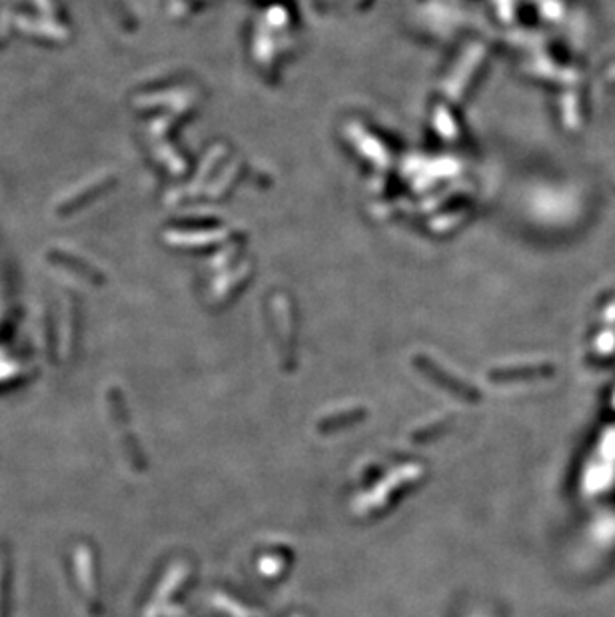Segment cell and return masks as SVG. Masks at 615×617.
Wrapping results in <instances>:
<instances>
[{"label": "cell", "mask_w": 615, "mask_h": 617, "mask_svg": "<svg viewBox=\"0 0 615 617\" xmlns=\"http://www.w3.org/2000/svg\"><path fill=\"white\" fill-rule=\"evenodd\" d=\"M414 364H416V368L422 372L423 376L428 377V379H432L434 384H438L439 388H443L446 392L459 395L461 400H474V392L470 388L461 386L456 377L448 376L436 361H432L430 358H425V356H416Z\"/></svg>", "instance_id": "6da1fadb"}, {"label": "cell", "mask_w": 615, "mask_h": 617, "mask_svg": "<svg viewBox=\"0 0 615 617\" xmlns=\"http://www.w3.org/2000/svg\"><path fill=\"white\" fill-rule=\"evenodd\" d=\"M364 418H366V410L364 408H350V410L336 411L332 415L320 420L316 428L320 433H336L340 429L350 428L354 424H360Z\"/></svg>", "instance_id": "7a4b0ae2"}]
</instances>
